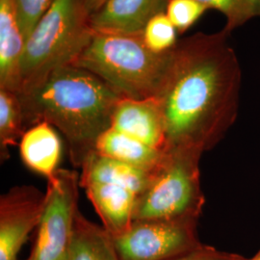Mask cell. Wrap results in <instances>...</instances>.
Instances as JSON below:
<instances>
[{
	"label": "cell",
	"instance_id": "7a4b0ae2",
	"mask_svg": "<svg viewBox=\"0 0 260 260\" xmlns=\"http://www.w3.org/2000/svg\"><path fill=\"white\" fill-rule=\"evenodd\" d=\"M19 96L25 129L47 122L59 130L73 165L79 168L111 127L113 113L122 98L100 77L75 65L56 69Z\"/></svg>",
	"mask_w": 260,
	"mask_h": 260
},
{
	"label": "cell",
	"instance_id": "7402d4cb",
	"mask_svg": "<svg viewBox=\"0 0 260 260\" xmlns=\"http://www.w3.org/2000/svg\"><path fill=\"white\" fill-rule=\"evenodd\" d=\"M172 260H248V258L237 253L219 251L214 247L203 244L194 251Z\"/></svg>",
	"mask_w": 260,
	"mask_h": 260
},
{
	"label": "cell",
	"instance_id": "cb8c5ba5",
	"mask_svg": "<svg viewBox=\"0 0 260 260\" xmlns=\"http://www.w3.org/2000/svg\"><path fill=\"white\" fill-rule=\"evenodd\" d=\"M248 260H260V249L259 251H257V252L255 253V255H254L252 258Z\"/></svg>",
	"mask_w": 260,
	"mask_h": 260
},
{
	"label": "cell",
	"instance_id": "30bf717a",
	"mask_svg": "<svg viewBox=\"0 0 260 260\" xmlns=\"http://www.w3.org/2000/svg\"><path fill=\"white\" fill-rule=\"evenodd\" d=\"M169 0H106L90 16L93 31L142 34L149 19L164 13Z\"/></svg>",
	"mask_w": 260,
	"mask_h": 260
},
{
	"label": "cell",
	"instance_id": "52a82bcc",
	"mask_svg": "<svg viewBox=\"0 0 260 260\" xmlns=\"http://www.w3.org/2000/svg\"><path fill=\"white\" fill-rule=\"evenodd\" d=\"M198 221H133L112 236L121 260H172L200 248Z\"/></svg>",
	"mask_w": 260,
	"mask_h": 260
},
{
	"label": "cell",
	"instance_id": "2e32d148",
	"mask_svg": "<svg viewBox=\"0 0 260 260\" xmlns=\"http://www.w3.org/2000/svg\"><path fill=\"white\" fill-rule=\"evenodd\" d=\"M67 260H121L112 236L103 228L77 214Z\"/></svg>",
	"mask_w": 260,
	"mask_h": 260
},
{
	"label": "cell",
	"instance_id": "277c9868",
	"mask_svg": "<svg viewBox=\"0 0 260 260\" xmlns=\"http://www.w3.org/2000/svg\"><path fill=\"white\" fill-rule=\"evenodd\" d=\"M90 16L86 0L52 1L25 42L19 93L56 69L74 65L93 35Z\"/></svg>",
	"mask_w": 260,
	"mask_h": 260
},
{
	"label": "cell",
	"instance_id": "4fadbf2b",
	"mask_svg": "<svg viewBox=\"0 0 260 260\" xmlns=\"http://www.w3.org/2000/svg\"><path fill=\"white\" fill-rule=\"evenodd\" d=\"M19 152L29 170L48 179L59 170L62 143L52 125L40 122L24 132L19 142Z\"/></svg>",
	"mask_w": 260,
	"mask_h": 260
},
{
	"label": "cell",
	"instance_id": "603a6c76",
	"mask_svg": "<svg viewBox=\"0 0 260 260\" xmlns=\"http://www.w3.org/2000/svg\"><path fill=\"white\" fill-rule=\"evenodd\" d=\"M105 1L106 0H86L87 7L90 12V15H92L96 10L100 9Z\"/></svg>",
	"mask_w": 260,
	"mask_h": 260
},
{
	"label": "cell",
	"instance_id": "5bb4252c",
	"mask_svg": "<svg viewBox=\"0 0 260 260\" xmlns=\"http://www.w3.org/2000/svg\"><path fill=\"white\" fill-rule=\"evenodd\" d=\"M81 170L80 184L90 181L117 183L129 188L138 198L148 188L156 171L143 170L95 151L85 160Z\"/></svg>",
	"mask_w": 260,
	"mask_h": 260
},
{
	"label": "cell",
	"instance_id": "e0dca14e",
	"mask_svg": "<svg viewBox=\"0 0 260 260\" xmlns=\"http://www.w3.org/2000/svg\"><path fill=\"white\" fill-rule=\"evenodd\" d=\"M26 131L19 93L0 89V155L9 157L8 147L17 146Z\"/></svg>",
	"mask_w": 260,
	"mask_h": 260
},
{
	"label": "cell",
	"instance_id": "9a60e30c",
	"mask_svg": "<svg viewBox=\"0 0 260 260\" xmlns=\"http://www.w3.org/2000/svg\"><path fill=\"white\" fill-rule=\"evenodd\" d=\"M94 151L149 172L155 171L167 154L165 150L152 148L111 127L99 138Z\"/></svg>",
	"mask_w": 260,
	"mask_h": 260
},
{
	"label": "cell",
	"instance_id": "8fae6325",
	"mask_svg": "<svg viewBox=\"0 0 260 260\" xmlns=\"http://www.w3.org/2000/svg\"><path fill=\"white\" fill-rule=\"evenodd\" d=\"M102 219L103 228L111 236L125 232L133 222L138 195L125 186L111 182L81 183Z\"/></svg>",
	"mask_w": 260,
	"mask_h": 260
},
{
	"label": "cell",
	"instance_id": "d6986e66",
	"mask_svg": "<svg viewBox=\"0 0 260 260\" xmlns=\"http://www.w3.org/2000/svg\"><path fill=\"white\" fill-rule=\"evenodd\" d=\"M177 34V28L164 12L149 19L143 29L142 39L149 50L157 54H165L177 46L179 41Z\"/></svg>",
	"mask_w": 260,
	"mask_h": 260
},
{
	"label": "cell",
	"instance_id": "ac0fdd59",
	"mask_svg": "<svg viewBox=\"0 0 260 260\" xmlns=\"http://www.w3.org/2000/svg\"><path fill=\"white\" fill-rule=\"evenodd\" d=\"M207 9L217 10L225 18L223 31L231 33L249 20L260 18V0H198Z\"/></svg>",
	"mask_w": 260,
	"mask_h": 260
},
{
	"label": "cell",
	"instance_id": "ffe728a7",
	"mask_svg": "<svg viewBox=\"0 0 260 260\" xmlns=\"http://www.w3.org/2000/svg\"><path fill=\"white\" fill-rule=\"evenodd\" d=\"M207 10L198 0H169L165 14L177 28L178 34H182L192 27Z\"/></svg>",
	"mask_w": 260,
	"mask_h": 260
},
{
	"label": "cell",
	"instance_id": "3957f363",
	"mask_svg": "<svg viewBox=\"0 0 260 260\" xmlns=\"http://www.w3.org/2000/svg\"><path fill=\"white\" fill-rule=\"evenodd\" d=\"M170 52H152L142 34L93 31L74 65L96 75L122 98L145 100L159 93Z\"/></svg>",
	"mask_w": 260,
	"mask_h": 260
},
{
	"label": "cell",
	"instance_id": "9c48e42d",
	"mask_svg": "<svg viewBox=\"0 0 260 260\" xmlns=\"http://www.w3.org/2000/svg\"><path fill=\"white\" fill-rule=\"evenodd\" d=\"M111 128L166 151L165 124L155 98H121L112 116Z\"/></svg>",
	"mask_w": 260,
	"mask_h": 260
},
{
	"label": "cell",
	"instance_id": "7c38bea8",
	"mask_svg": "<svg viewBox=\"0 0 260 260\" xmlns=\"http://www.w3.org/2000/svg\"><path fill=\"white\" fill-rule=\"evenodd\" d=\"M25 39L13 0H0V89L19 93Z\"/></svg>",
	"mask_w": 260,
	"mask_h": 260
},
{
	"label": "cell",
	"instance_id": "ba28073f",
	"mask_svg": "<svg viewBox=\"0 0 260 260\" xmlns=\"http://www.w3.org/2000/svg\"><path fill=\"white\" fill-rule=\"evenodd\" d=\"M46 193L32 185L16 186L0 198V260H19L29 234L38 228Z\"/></svg>",
	"mask_w": 260,
	"mask_h": 260
},
{
	"label": "cell",
	"instance_id": "44dd1931",
	"mask_svg": "<svg viewBox=\"0 0 260 260\" xmlns=\"http://www.w3.org/2000/svg\"><path fill=\"white\" fill-rule=\"evenodd\" d=\"M25 42L53 0H13Z\"/></svg>",
	"mask_w": 260,
	"mask_h": 260
},
{
	"label": "cell",
	"instance_id": "6da1fadb",
	"mask_svg": "<svg viewBox=\"0 0 260 260\" xmlns=\"http://www.w3.org/2000/svg\"><path fill=\"white\" fill-rule=\"evenodd\" d=\"M230 34L197 33L170 52L157 100L166 132V151L204 153L223 139L237 118L241 68Z\"/></svg>",
	"mask_w": 260,
	"mask_h": 260
},
{
	"label": "cell",
	"instance_id": "8992f818",
	"mask_svg": "<svg viewBox=\"0 0 260 260\" xmlns=\"http://www.w3.org/2000/svg\"><path fill=\"white\" fill-rule=\"evenodd\" d=\"M80 177L59 169L47 179L44 210L33 250L27 260H67L75 233Z\"/></svg>",
	"mask_w": 260,
	"mask_h": 260
},
{
	"label": "cell",
	"instance_id": "5b68a950",
	"mask_svg": "<svg viewBox=\"0 0 260 260\" xmlns=\"http://www.w3.org/2000/svg\"><path fill=\"white\" fill-rule=\"evenodd\" d=\"M201 156L191 149L168 150L148 188L137 199L133 221H199L205 204Z\"/></svg>",
	"mask_w": 260,
	"mask_h": 260
}]
</instances>
